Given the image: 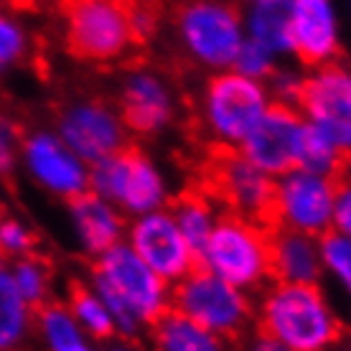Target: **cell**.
Wrapping results in <instances>:
<instances>
[{"label":"cell","mask_w":351,"mask_h":351,"mask_svg":"<svg viewBox=\"0 0 351 351\" xmlns=\"http://www.w3.org/2000/svg\"><path fill=\"white\" fill-rule=\"evenodd\" d=\"M64 46L77 62L132 59L158 34L160 0H59Z\"/></svg>","instance_id":"cell-1"},{"label":"cell","mask_w":351,"mask_h":351,"mask_svg":"<svg viewBox=\"0 0 351 351\" xmlns=\"http://www.w3.org/2000/svg\"><path fill=\"white\" fill-rule=\"evenodd\" d=\"M191 186H196L209 202L219 204L227 214L252 221L265 232L285 227L278 181L252 166L237 145L206 143L204 153L193 163Z\"/></svg>","instance_id":"cell-2"},{"label":"cell","mask_w":351,"mask_h":351,"mask_svg":"<svg viewBox=\"0 0 351 351\" xmlns=\"http://www.w3.org/2000/svg\"><path fill=\"white\" fill-rule=\"evenodd\" d=\"M252 324L290 351H336L346 336L316 282H272Z\"/></svg>","instance_id":"cell-3"},{"label":"cell","mask_w":351,"mask_h":351,"mask_svg":"<svg viewBox=\"0 0 351 351\" xmlns=\"http://www.w3.org/2000/svg\"><path fill=\"white\" fill-rule=\"evenodd\" d=\"M99 300L110 311L117 339L132 341L168 311V285L130 247L114 245L92 265Z\"/></svg>","instance_id":"cell-4"},{"label":"cell","mask_w":351,"mask_h":351,"mask_svg":"<svg viewBox=\"0 0 351 351\" xmlns=\"http://www.w3.org/2000/svg\"><path fill=\"white\" fill-rule=\"evenodd\" d=\"M168 308L193 324L217 334L227 343L245 339L250 324L255 321V308L245 293L229 285L211 270H191L181 280H176L168 293Z\"/></svg>","instance_id":"cell-5"},{"label":"cell","mask_w":351,"mask_h":351,"mask_svg":"<svg viewBox=\"0 0 351 351\" xmlns=\"http://www.w3.org/2000/svg\"><path fill=\"white\" fill-rule=\"evenodd\" d=\"M206 267L234 288L267 280V232L221 211L206 239Z\"/></svg>","instance_id":"cell-6"},{"label":"cell","mask_w":351,"mask_h":351,"mask_svg":"<svg viewBox=\"0 0 351 351\" xmlns=\"http://www.w3.org/2000/svg\"><path fill=\"white\" fill-rule=\"evenodd\" d=\"M173 23L193 59L211 66L232 64L242 46L239 10L234 3L178 0L173 5Z\"/></svg>","instance_id":"cell-7"},{"label":"cell","mask_w":351,"mask_h":351,"mask_svg":"<svg viewBox=\"0 0 351 351\" xmlns=\"http://www.w3.org/2000/svg\"><path fill=\"white\" fill-rule=\"evenodd\" d=\"M92 186L102 199H112L132 214H143L163 204V181L158 171L148 156L130 143L92 163Z\"/></svg>","instance_id":"cell-8"},{"label":"cell","mask_w":351,"mask_h":351,"mask_svg":"<svg viewBox=\"0 0 351 351\" xmlns=\"http://www.w3.org/2000/svg\"><path fill=\"white\" fill-rule=\"evenodd\" d=\"M265 107H267L265 89L237 71L214 74L206 82L204 112L209 128L221 138L217 143H229V145L242 143L247 132L252 130V125L260 120Z\"/></svg>","instance_id":"cell-9"},{"label":"cell","mask_w":351,"mask_h":351,"mask_svg":"<svg viewBox=\"0 0 351 351\" xmlns=\"http://www.w3.org/2000/svg\"><path fill=\"white\" fill-rule=\"evenodd\" d=\"M293 102L311 117V123L339 145L349 150L351 138V82L346 62L339 64V59L318 66L313 77L298 80Z\"/></svg>","instance_id":"cell-10"},{"label":"cell","mask_w":351,"mask_h":351,"mask_svg":"<svg viewBox=\"0 0 351 351\" xmlns=\"http://www.w3.org/2000/svg\"><path fill=\"white\" fill-rule=\"evenodd\" d=\"M300 125L303 117L295 107L280 99L270 102L242 141L245 158L267 176H288L298 171L295 138Z\"/></svg>","instance_id":"cell-11"},{"label":"cell","mask_w":351,"mask_h":351,"mask_svg":"<svg viewBox=\"0 0 351 351\" xmlns=\"http://www.w3.org/2000/svg\"><path fill=\"white\" fill-rule=\"evenodd\" d=\"M130 239L132 252L141 257L160 280L176 282L193 270L191 250L168 211L145 214L132 227Z\"/></svg>","instance_id":"cell-12"},{"label":"cell","mask_w":351,"mask_h":351,"mask_svg":"<svg viewBox=\"0 0 351 351\" xmlns=\"http://www.w3.org/2000/svg\"><path fill=\"white\" fill-rule=\"evenodd\" d=\"M59 130L64 145L89 163H97L128 145L123 125L102 102H82L69 107L59 120Z\"/></svg>","instance_id":"cell-13"},{"label":"cell","mask_w":351,"mask_h":351,"mask_svg":"<svg viewBox=\"0 0 351 351\" xmlns=\"http://www.w3.org/2000/svg\"><path fill=\"white\" fill-rule=\"evenodd\" d=\"M280 191L282 224L308 237L318 239L331 227V186L326 178L306 171H293L282 181H278Z\"/></svg>","instance_id":"cell-14"},{"label":"cell","mask_w":351,"mask_h":351,"mask_svg":"<svg viewBox=\"0 0 351 351\" xmlns=\"http://www.w3.org/2000/svg\"><path fill=\"white\" fill-rule=\"evenodd\" d=\"M290 51L298 53L306 66H324L339 56L328 0H290Z\"/></svg>","instance_id":"cell-15"},{"label":"cell","mask_w":351,"mask_h":351,"mask_svg":"<svg viewBox=\"0 0 351 351\" xmlns=\"http://www.w3.org/2000/svg\"><path fill=\"white\" fill-rule=\"evenodd\" d=\"M267 280L318 285L321 252L316 239L290 227L267 232Z\"/></svg>","instance_id":"cell-16"},{"label":"cell","mask_w":351,"mask_h":351,"mask_svg":"<svg viewBox=\"0 0 351 351\" xmlns=\"http://www.w3.org/2000/svg\"><path fill=\"white\" fill-rule=\"evenodd\" d=\"M26 153L36 178L51 191L62 193L64 199L89 191V178L84 168L62 141H56L51 135H36L26 141Z\"/></svg>","instance_id":"cell-17"},{"label":"cell","mask_w":351,"mask_h":351,"mask_svg":"<svg viewBox=\"0 0 351 351\" xmlns=\"http://www.w3.org/2000/svg\"><path fill=\"white\" fill-rule=\"evenodd\" d=\"M120 120L132 132L156 135L171 123V99L166 87L150 74H132L120 95Z\"/></svg>","instance_id":"cell-18"},{"label":"cell","mask_w":351,"mask_h":351,"mask_svg":"<svg viewBox=\"0 0 351 351\" xmlns=\"http://www.w3.org/2000/svg\"><path fill=\"white\" fill-rule=\"evenodd\" d=\"M80 229V237L92 255H102L114 245H120L123 237L125 219L120 214H114L110 204L95 191H84L66 199Z\"/></svg>","instance_id":"cell-19"},{"label":"cell","mask_w":351,"mask_h":351,"mask_svg":"<svg viewBox=\"0 0 351 351\" xmlns=\"http://www.w3.org/2000/svg\"><path fill=\"white\" fill-rule=\"evenodd\" d=\"M166 211L176 227L181 229L186 245L191 250L193 270H209L206 267V239L211 232V202L196 186H186L176 193L171 202H166Z\"/></svg>","instance_id":"cell-20"},{"label":"cell","mask_w":351,"mask_h":351,"mask_svg":"<svg viewBox=\"0 0 351 351\" xmlns=\"http://www.w3.org/2000/svg\"><path fill=\"white\" fill-rule=\"evenodd\" d=\"M295 160H298V171L321 176V178L349 176V150L339 148L318 125L306 120L295 138Z\"/></svg>","instance_id":"cell-21"},{"label":"cell","mask_w":351,"mask_h":351,"mask_svg":"<svg viewBox=\"0 0 351 351\" xmlns=\"http://www.w3.org/2000/svg\"><path fill=\"white\" fill-rule=\"evenodd\" d=\"M148 331L156 351H229L232 346L173 308H168L156 324L148 326Z\"/></svg>","instance_id":"cell-22"},{"label":"cell","mask_w":351,"mask_h":351,"mask_svg":"<svg viewBox=\"0 0 351 351\" xmlns=\"http://www.w3.org/2000/svg\"><path fill=\"white\" fill-rule=\"evenodd\" d=\"M34 331V311L21 298L13 275L0 265V351H23Z\"/></svg>","instance_id":"cell-23"},{"label":"cell","mask_w":351,"mask_h":351,"mask_svg":"<svg viewBox=\"0 0 351 351\" xmlns=\"http://www.w3.org/2000/svg\"><path fill=\"white\" fill-rule=\"evenodd\" d=\"M34 324L46 351H95L69 313L66 303L51 298L34 313Z\"/></svg>","instance_id":"cell-24"},{"label":"cell","mask_w":351,"mask_h":351,"mask_svg":"<svg viewBox=\"0 0 351 351\" xmlns=\"http://www.w3.org/2000/svg\"><path fill=\"white\" fill-rule=\"evenodd\" d=\"M69 313L74 316L77 326L82 328V334L87 339H95L99 343L114 341L117 339V331H114L112 316L105 308V303L99 300L95 290L89 288L87 282L71 278L69 280Z\"/></svg>","instance_id":"cell-25"},{"label":"cell","mask_w":351,"mask_h":351,"mask_svg":"<svg viewBox=\"0 0 351 351\" xmlns=\"http://www.w3.org/2000/svg\"><path fill=\"white\" fill-rule=\"evenodd\" d=\"M252 34L267 51L290 49V0H260L252 16Z\"/></svg>","instance_id":"cell-26"},{"label":"cell","mask_w":351,"mask_h":351,"mask_svg":"<svg viewBox=\"0 0 351 351\" xmlns=\"http://www.w3.org/2000/svg\"><path fill=\"white\" fill-rule=\"evenodd\" d=\"M13 282H16L21 298L26 300V306L31 311H38L41 306H46L51 295H49V282H51V263L41 255L34 252H23L18 255L16 270L10 272Z\"/></svg>","instance_id":"cell-27"},{"label":"cell","mask_w":351,"mask_h":351,"mask_svg":"<svg viewBox=\"0 0 351 351\" xmlns=\"http://www.w3.org/2000/svg\"><path fill=\"white\" fill-rule=\"evenodd\" d=\"M234 66H237V74L247 77V80H257V84L263 80H270L272 74H275V66H272V59H270V51L260 46L257 41H242L239 46L237 56H234Z\"/></svg>","instance_id":"cell-28"},{"label":"cell","mask_w":351,"mask_h":351,"mask_svg":"<svg viewBox=\"0 0 351 351\" xmlns=\"http://www.w3.org/2000/svg\"><path fill=\"white\" fill-rule=\"evenodd\" d=\"M321 242H318V250H321V257H324L328 267L343 280V285L351 282V267H349V234H343L339 229L328 227L321 234Z\"/></svg>","instance_id":"cell-29"},{"label":"cell","mask_w":351,"mask_h":351,"mask_svg":"<svg viewBox=\"0 0 351 351\" xmlns=\"http://www.w3.org/2000/svg\"><path fill=\"white\" fill-rule=\"evenodd\" d=\"M26 53V36L10 21L0 16V71L18 64Z\"/></svg>","instance_id":"cell-30"},{"label":"cell","mask_w":351,"mask_h":351,"mask_svg":"<svg viewBox=\"0 0 351 351\" xmlns=\"http://www.w3.org/2000/svg\"><path fill=\"white\" fill-rule=\"evenodd\" d=\"M36 245V237L23 229L18 221L5 219L0 224V250L3 255H23V252H31Z\"/></svg>","instance_id":"cell-31"},{"label":"cell","mask_w":351,"mask_h":351,"mask_svg":"<svg viewBox=\"0 0 351 351\" xmlns=\"http://www.w3.org/2000/svg\"><path fill=\"white\" fill-rule=\"evenodd\" d=\"M18 135V128L10 120L0 117V176L10 178L13 166H16V153H13V141Z\"/></svg>","instance_id":"cell-32"},{"label":"cell","mask_w":351,"mask_h":351,"mask_svg":"<svg viewBox=\"0 0 351 351\" xmlns=\"http://www.w3.org/2000/svg\"><path fill=\"white\" fill-rule=\"evenodd\" d=\"M245 351H290V349H285L282 343H278L275 339H270V336H265V334H260V331H255V334H252V339L247 341Z\"/></svg>","instance_id":"cell-33"},{"label":"cell","mask_w":351,"mask_h":351,"mask_svg":"<svg viewBox=\"0 0 351 351\" xmlns=\"http://www.w3.org/2000/svg\"><path fill=\"white\" fill-rule=\"evenodd\" d=\"M41 3H44V0H8V5H13V8H18V10H38Z\"/></svg>","instance_id":"cell-34"},{"label":"cell","mask_w":351,"mask_h":351,"mask_svg":"<svg viewBox=\"0 0 351 351\" xmlns=\"http://www.w3.org/2000/svg\"><path fill=\"white\" fill-rule=\"evenodd\" d=\"M99 351H132V349H130V343H120L114 339V341H107Z\"/></svg>","instance_id":"cell-35"},{"label":"cell","mask_w":351,"mask_h":351,"mask_svg":"<svg viewBox=\"0 0 351 351\" xmlns=\"http://www.w3.org/2000/svg\"><path fill=\"white\" fill-rule=\"evenodd\" d=\"M3 257H5V255H3V250H0V265H3Z\"/></svg>","instance_id":"cell-36"},{"label":"cell","mask_w":351,"mask_h":351,"mask_svg":"<svg viewBox=\"0 0 351 351\" xmlns=\"http://www.w3.org/2000/svg\"><path fill=\"white\" fill-rule=\"evenodd\" d=\"M336 351H339V349H336ZM341 351H349V349H346V346H343V349Z\"/></svg>","instance_id":"cell-37"},{"label":"cell","mask_w":351,"mask_h":351,"mask_svg":"<svg viewBox=\"0 0 351 351\" xmlns=\"http://www.w3.org/2000/svg\"><path fill=\"white\" fill-rule=\"evenodd\" d=\"M257 3H260V0H257Z\"/></svg>","instance_id":"cell-38"}]
</instances>
